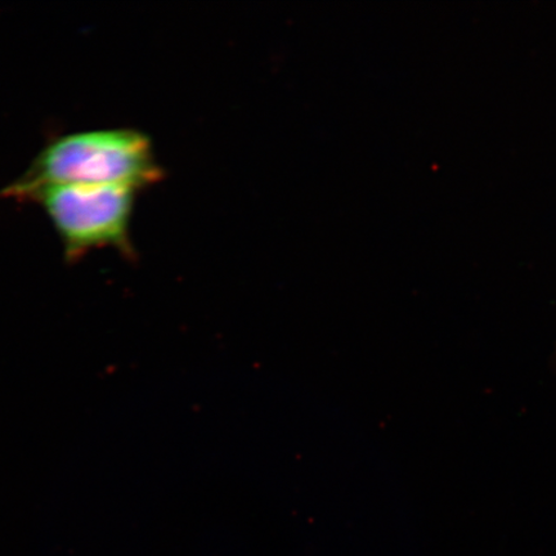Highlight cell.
Instances as JSON below:
<instances>
[{
	"mask_svg": "<svg viewBox=\"0 0 556 556\" xmlns=\"http://www.w3.org/2000/svg\"><path fill=\"white\" fill-rule=\"evenodd\" d=\"M137 192L119 185H58L33 192L25 201L43 208L67 262L106 248L134 258L130 222Z\"/></svg>",
	"mask_w": 556,
	"mask_h": 556,
	"instance_id": "7a4b0ae2",
	"label": "cell"
},
{
	"mask_svg": "<svg viewBox=\"0 0 556 556\" xmlns=\"http://www.w3.org/2000/svg\"><path fill=\"white\" fill-rule=\"evenodd\" d=\"M162 178L150 138L142 131L92 129L53 138L0 194L21 203L48 186L119 185L139 191Z\"/></svg>",
	"mask_w": 556,
	"mask_h": 556,
	"instance_id": "6da1fadb",
	"label": "cell"
}]
</instances>
